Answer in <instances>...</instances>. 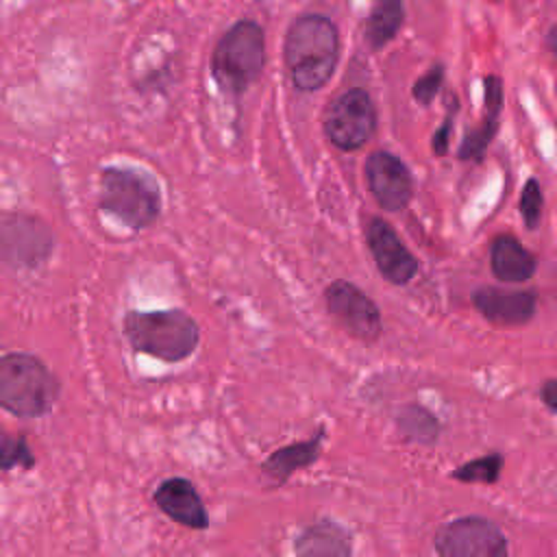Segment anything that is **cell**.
Instances as JSON below:
<instances>
[{
	"label": "cell",
	"instance_id": "obj_1",
	"mask_svg": "<svg viewBox=\"0 0 557 557\" xmlns=\"http://www.w3.org/2000/svg\"><path fill=\"white\" fill-rule=\"evenodd\" d=\"M339 54L335 24L318 13L300 15L285 37V63L294 85L302 91L320 89L333 74Z\"/></svg>",
	"mask_w": 557,
	"mask_h": 557
},
{
	"label": "cell",
	"instance_id": "obj_2",
	"mask_svg": "<svg viewBox=\"0 0 557 557\" xmlns=\"http://www.w3.org/2000/svg\"><path fill=\"white\" fill-rule=\"evenodd\" d=\"M124 333L137 352L168 363L187 359L200 339L198 324L181 309L131 311L124 318Z\"/></svg>",
	"mask_w": 557,
	"mask_h": 557
},
{
	"label": "cell",
	"instance_id": "obj_3",
	"mask_svg": "<svg viewBox=\"0 0 557 557\" xmlns=\"http://www.w3.org/2000/svg\"><path fill=\"white\" fill-rule=\"evenodd\" d=\"M57 396L59 383L37 357L24 352L0 357V407L22 418H35L46 413Z\"/></svg>",
	"mask_w": 557,
	"mask_h": 557
},
{
	"label": "cell",
	"instance_id": "obj_4",
	"mask_svg": "<svg viewBox=\"0 0 557 557\" xmlns=\"http://www.w3.org/2000/svg\"><path fill=\"white\" fill-rule=\"evenodd\" d=\"M263 61L265 44L261 26L252 20H239L218 41L211 57V70L222 89L237 96L257 81Z\"/></svg>",
	"mask_w": 557,
	"mask_h": 557
},
{
	"label": "cell",
	"instance_id": "obj_5",
	"mask_svg": "<svg viewBox=\"0 0 557 557\" xmlns=\"http://www.w3.org/2000/svg\"><path fill=\"white\" fill-rule=\"evenodd\" d=\"M100 207L131 228L150 226L161 209L154 181L137 170L104 168L100 174Z\"/></svg>",
	"mask_w": 557,
	"mask_h": 557
},
{
	"label": "cell",
	"instance_id": "obj_6",
	"mask_svg": "<svg viewBox=\"0 0 557 557\" xmlns=\"http://www.w3.org/2000/svg\"><path fill=\"white\" fill-rule=\"evenodd\" d=\"M440 557H507V540L485 518H457L435 533Z\"/></svg>",
	"mask_w": 557,
	"mask_h": 557
},
{
	"label": "cell",
	"instance_id": "obj_7",
	"mask_svg": "<svg viewBox=\"0 0 557 557\" xmlns=\"http://www.w3.org/2000/svg\"><path fill=\"white\" fill-rule=\"evenodd\" d=\"M376 113L370 96L363 89L342 94L326 111L324 131L339 150L361 148L374 133Z\"/></svg>",
	"mask_w": 557,
	"mask_h": 557
},
{
	"label": "cell",
	"instance_id": "obj_8",
	"mask_svg": "<svg viewBox=\"0 0 557 557\" xmlns=\"http://www.w3.org/2000/svg\"><path fill=\"white\" fill-rule=\"evenodd\" d=\"M326 307L331 315L355 337L376 339L381 333V315L376 305L352 283L335 281L326 287Z\"/></svg>",
	"mask_w": 557,
	"mask_h": 557
},
{
	"label": "cell",
	"instance_id": "obj_9",
	"mask_svg": "<svg viewBox=\"0 0 557 557\" xmlns=\"http://www.w3.org/2000/svg\"><path fill=\"white\" fill-rule=\"evenodd\" d=\"M366 178L374 200L387 211H400L411 198L407 165L389 152H372L366 161Z\"/></svg>",
	"mask_w": 557,
	"mask_h": 557
},
{
	"label": "cell",
	"instance_id": "obj_10",
	"mask_svg": "<svg viewBox=\"0 0 557 557\" xmlns=\"http://www.w3.org/2000/svg\"><path fill=\"white\" fill-rule=\"evenodd\" d=\"M370 252L376 261L379 272L394 285L407 283L416 270L418 261L407 250V246L400 242V237L394 233V228L383 222L381 218H372L366 231Z\"/></svg>",
	"mask_w": 557,
	"mask_h": 557
},
{
	"label": "cell",
	"instance_id": "obj_11",
	"mask_svg": "<svg viewBox=\"0 0 557 557\" xmlns=\"http://www.w3.org/2000/svg\"><path fill=\"white\" fill-rule=\"evenodd\" d=\"M154 503L157 507L174 522L194 529L205 531L209 527V516L202 505V498L191 481L183 476L165 479L154 490Z\"/></svg>",
	"mask_w": 557,
	"mask_h": 557
},
{
	"label": "cell",
	"instance_id": "obj_12",
	"mask_svg": "<svg viewBox=\"0 0 557 557\" xmlns=\"http://www.w3.org/2000/svg\"><path fill=\"white\" fill-rule=\"evenodd\" d=\"M474 305L485 320L503 326L524 324L535 313V298L531 292L483 287L474 294Z\"/></svg>",
	"mask_w": 557,
	"mask_h": 557
},
{
	"label": "cell",
	"instance_id": "obj_13",
	"mask_svg": "<svg viewBox=\"0 0 557 557\" xmlns=\"http://www.w3.org/2000/svg\"><path fill=\"white\" fill-rule=\"evenodd\" d=\"M296 557H350V533L331 520H318L309 524L294 540Z\"/></svg>",
	"mask_w": 557,
	"mask_h": 557
},
{
	"label": "cell",
	"instance_id": "obj_14",
	"mask_svg": "<svg viewBox=\"0 0 557 557\" xmlns=\"http://www.w3.org/2000/svg\"><path fill=\"white\" fill-rule=\"evenodd\" d=\"M492 272L505 283L529 281L535 272V257L511 235H498L492 244Z\"/></svg>",
	"mask_w": 557,
	"mask_h": 557
},
{
	"label": "cell",
	"instance_id": "obj_15",
	"mask_svg": "<svg viewBox=\"0 0 557 557\" xmlns=\"http://www.w3.org/2000/svg\"><path fill=\"white\" fill-rule=\"evenodd\" d=\"M322 437H324V433L318 431L307 442H296V444L274 450L261 466L263 474L272 481V485H283L298 468L311 466L318 459Z\"/></svg>",
	"mask_w": 557,
	"mask_h": 557
},
{
	"label": "cell",
	"instance_id": "obj_16",
	"mask_svg": "<svg viewBox=\"0 0 557 557\" xmlns=\"http://www.w3.org/2000/svg\"><path fill=\"white\" fill-rule=\"evenodd\" d=\"M503 102V89L500 81L496 76L485 78V115L481 120V126L470 131L461 144V159H479L485 150V146L492 141V135L498 126V113Z\"/></svg>",
	"mask_w": 557,
	"mask_h": 557
},
{
	"label": "cell",
	"instance_id": "obj_17",
	"mask_svg": "<svg viewBox=\"0 0 557 557\" xmlns=\"http://www.w3.org/2000/svg\"><path fill=\"white\" fill-rule=\"evenodd\" d=\"M403 26V4L400 2H381L372 9L368 24H366V39L372 48L385 46L389 39L396 37L398 28Z\"/></svg>",
	"mask_w": 557,
	"mask_h": 557
},
{
	"label": "cell",
	"instance_id": "obj_18",
	"mask_svg": "<svg viewBox=\"0 0 557 557\" xmlns=\"http://www.w3.org/2000/svg\"><path fill=\"white\" fill-rule=\"evenodd\" d=\"M35 457L28 448L26 437L22 435H9L0 431V470H11L15 466L33 468Z\"/></svg>",
	"mask_w": 557,
	"mask_h": 557
},
{
	"label": "cell",
	"instance_id": "obj_19",
	"mask_svg": "<svg viewBox=\"0 0 557 557\" xmlns=\"http://www.w3.org/2000/svg\"><path fill=\"white\" fill-rule=\"evenodd\" d=\"M500 466H503L500 455H485L463 463L453 472V476L468 483H494L498 479Z\"/></svg>",
	"mask_w": 557,
	"mask_h": 557
},
{
	"label": "cell",
	"instance_id": "obj_20",
	"mask_svg": "<svg viewBox=\"0 0 557 557\" xmlns=\"http://www.w3.org/2000/svg\"><path fill=\"white\" fill-rule=\"evenodd\" d=\"M400 424H403V429L407 431L409 437L420 440V442H431L437 433V422L422 407L405 409L403 418H400Z\"/></svg>",
	"mask_w": 557,
	"mask_h": 557
},
{
	"label": "cell",
	"instance_id": "obj_21",
	"mask_svg": "<svg viewBox=\"0 0 557 557\" xmlns=\"http://www.w3.org/2000/svg\"><path fill=\"white\" fill-rule=\"evenodd\" d=\"M542 205H544V198H542V189L540 185L529 178L522 187V196H520V213L524 218V224L529 228H535L540 218H542Z\"/></svg>",
	"mask_w": 557,
	"mask_h": 557
},
{
	"label": "cell",
	"instance_id": "obj_22",
	"mask_svg": "<svg viewBox=\"0 0 557 557\" xmlns=\"http://www.w3.org/2000/svg\"><path fill=\"white\" fill-rule=\"evenodd\" d=\"M440 85H442V67L435 65V67H431L422 78L416 81V85H413V96H416L422 104H429V102L433 100V96L437 94Z\"/></svg>",
	"mask_w": 557,
	"mask_h": 557
},
{
	"label": "cell",
	"instance_id": "obj_23",
	"mask_svg": "<svg viewBox=\"0 0 557 557\" xmlns=\"http://www.w3.org/2000/svg\"><path fill=\"white\" fill-rule=\"evenodd\" d=\"M448 133H450V115L446 117L444 126L433 135V152H437V154H444V152H446V146H448Z\"/></svg>",
	"mask_w": 557,
	"mask_h": 557
},
{
	"label": "cell",
	"instance_id": "obj_24",
	"mask_svg": "<svg viewBox=\"0 0 557 557\" xmlns=\"http://www.w3.org/2000/svg\"><path fill=\"white\" fill-rule=\"evenodd\" d=\"M542 400L546 403V407H548L550 411L557 413V381L544 383V387H542Z\"/></svg>",
	"mask_w": 557,
	"mask_h": 557
},
{
	"label": "cell",
	"instance_id": "obj_25",
	"mask_svg": "<svg viewBox=\"0 0 557 557\" xmlns=\"http://www.w3.org/2000/svg\"><path fill=\"white\" fill-rule=\"evenodd\" d=\"M548 46H550V52H553V57H555V61H557V24L550 28V33H548Z\"/></svg>",
	"mask_w": 557,
	"mask_h": 557
}]
</instances>
